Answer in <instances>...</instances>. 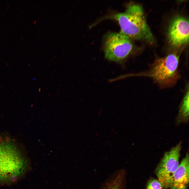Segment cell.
Wrapping results in <instances>:
<instances>
[{"mask_svg":"<svg viewBox=\"0 0 189 189\" xmlns=\"http://www.w3.org/2000/svg\"><path fill=\"white\" fill-rule=\"evenodd\" d=\"M112 17L119 24V33L130 39L144 40L150 44L154 42L153 35L147 23L140 5L130 3L124 12L116 14Z\"/></svg>","mask_w":189,"mask_h":189,"instance_id":"6da1fadb","label":"cell"},{"mask_svg":"<svg viewBox=\"0 0 189 189\" xmlns=\"http://www.w3.org/2000/svg\"><path fill=\"white\" fill-rule=\"evenodd\" d=\"M28 167L27 160L14 143L0 140V182L16 180Z\"/></svg>","mask_w":189,"mask_h":189,"instance_id":"7a4b0ae2","label":"cell"},{"mask_svg":"<svg viewBox=\"0 0 189 189\" xmlns=\"http://www.w3.org/2000/svg\"><path fill=\"white\" fill-rule=\"evenodd\" d=\"M179 63V56L175 53L158 58L151 65L149 76L162 88L172 87L180 78Z\"/></svg>","mask_w":189,"mask_h":189,"instance_id":"3957f363","label":"cell"},{"mask_svg":"<svg viewBox=\"0 0 189 189\" xmlns=\"http://www.w3.org/2000/svg\"><path fill=\"white\" fill-rule=\"evenodd\" d=\"M130 39L120 33L110 32L106 36L103 44L105 57L117 62L123 61L133 49Z\"/></svg>","mask_w":189,"mask_h":189,"instance_id":"277c9868","label":"cell"},{"mask_svg":"<svg viewBox=\"0 0 189 189\" xmlns=\"http://www.w3.org/2000/svg\"><path fill=\"white\" fill-rule=\"evenodd\" d=\"M182 142L180 141L169 150L165 152L155 170L158 179L163 188H169L170 182L179 165Z\"/></svg>","mask_w":189,"mask_h":189,"instance_id":"5b68a950","label":"cell"},{"mask_svg":"<svg viewBox=\"0 0 189 189\" xmlns=\"http://www.w3.org/2000/svg\"><path fill=\"white\" fill-rule=\"evenodd\" d=\"M189 22L186 18L177 15L171 21L168 27V41L174 47L185 45L189 42Z\"/></svg>","mask_w":189,"mask_h":189,"instance_id":"8992f818","label":"cell"},{"mask_svg":"<svg viewBox=\"0 0 189 189\" xmlns=\"http://www.w3.org/2000/svg\"><path fill=\"white\" fill-rule=\"evenodd\" d=\"M189 181V157L187 152L172 177L170 189H187Z\"/></svg>","mask_w":189,"mask_h":189,"instance_id":"52a82bcc","label":"cell"},{"mask_svg":"<svg viewBox=\"0 0 189 189\" xmlns=\"http://www.w3.org/2000/svg\"><path fill=\"white\" fill-rule=\"evenodd\" d=\"M188 88L185 93L180 105L176 119L177 123L188 122L189 119V102Z\"/></svg>","mask_w":189,"mask_h":189,"instance_id":"ba28073f","label":"cell"},{"mask_svg":"<svg viewBox=\"0 0 189 189\" xmlns=\"http://www.w3.org/2000/svg\"><path fill=\"white\" fill-rule=\"evenodd\" d=\"M162 184L158 179L151 178L148 182L146 189H162Z\"/></svg>","mask_w":189,"mask_h":189,"instance_id":"9c48e42d","label":"cell"}]
</instances>
